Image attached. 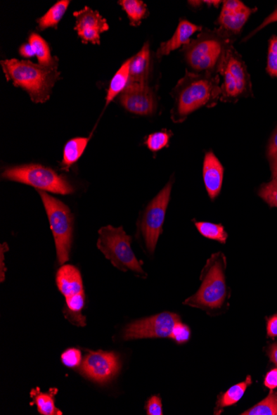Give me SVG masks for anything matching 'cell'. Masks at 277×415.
Instances as JSON below:
<instances>
[{
	"label": "cell",
	"instance_id": "cell-35",
	"mask_svg": "<svg viewBox=\"0 0 277 415\" xmlns=\"http://www.w3.org/2000/svg\"><path fill=\"white\" fill-rule=\"evenodd\" d=\"M276 22H277V8L275 9V11L273 12H272L271 13V15L269 16H267L266 18V20H264V21H263L262 23V25L259 27H257V29L252 32V34H249L247 36V39H245L244 41H246V40L250 39V37L254 36V34H256L257 32H259L260 30L264 29V27H266L267 25H271V23H276Z\"/></svg>",
	"mask_w": 277,
	"mask_h": 415
},
{
	"label": "cell",
	"instance_id": "cell-7",
	"mask_svg": "<svg viewBox=\"0 0 277 415\" xmlns=\"http://www.w3.org/2000/svg\"><path fill=\"white\" fill-rule=\"evenodd\" d=\"M41 202L47 212L51 230L56 245L59 264L67 262L70 258L72 243L74 219L70 208L44 191L38 190Z\"/></svg>",
	"mask_w": 277,
	"mask_h": 415
},
{
	"label": "cell",
	"instance_id": "cell-8",
	"mask_svg": "<svg viewBox=\"0 0 277 415\" xmlns=\"http://www.w3.org/2000/svg\"><path fill=\"white\" fill-rule=\"evenodd\" d=\"M173 178L164 189L148 203L144 212L137 222V231L144 241L146 248L153 255L159 238L163 232L166 212L172 198Z\"/></svg>",
	"mask_w": 277,
	"mask_h": 415
},
{
	"label": "cell",
	"instance_id": "cell-23",
	"mask_svg": "<svg viewBox=\"0 0 277 415\" xmlns=\"http://www.w3.org/2000/svg\"><path fill=\"white\" fill-rule=\"evenodd\" d=\"M55 390H50L49 393L41 392L39 388L31 390L30 396L34 400V402L38 407V411L43 415H62V411L55 407L54 393Z\"/></svg>",
	"mask_w": 277,
	"mask_h": 415
},
{
	"label": "cell",
	"instance_id": "cell-39",
	"mask_svg": "<svg viewBox=\"0 0 277 415\" xmlns=\"http://www.w3.org/2000/svg\"><path fill=\"white\" fill-rule=\"evenodd\" d=\"M269 356L270 360L277 366V344H272L269 347Z\"/></svg>",
	"mask_w": 277,
	"mask_h": 415
},
{
	"label": "cell",
	"instance_id": "cell-22",
	"mask_svg": "<svg viewBox=\"0 0 277 415\" xmlns=\"http://www.w3.org/2000/svg\"><path fill=\"white\" fill-rule=\"evenodd\" d=\"M29 43L33 46L39 64L45 67H58V58L53 57L49 45L43 37L36 32H32Z\"/></svg>",
	"mask_w": 277,
	"mask_h": 415
},
{
	"label": "cell",
	"instance_id": "cell-40",
	"mask_svg": "<svg viewBox=\"0 0 277 415\" xmlns=\"http://www.w3.org/2000/svg\"><path fill=\"white\" fill-rule=\"evenodd\" d=\"M269 51L277 54V36H272L271 37Z\"/></svg>",
	"mask_w": 277,
	"mask_h": 415
},
{
	"label": "cell",
	"instance_id": "cell-29",
	"mask_svg": "<svg viewBox=\"0 0 277 415\" xmlns=\"http://www.w3.org/2000/svg\"><path fill=\"white\" fill-rule=\"evenodd\" d=\"M257 196L270 208H277V179H271L269 183L262 184L257 190Z\"/></svg>",
	"mask_w": 277,
	"mask_h": 415
},
{
	"label": "cell",
	"instance_id": "cell-34",
	"mask_svg": "<svg viewBox=\"0 0 277 415\" xmlns=\"http://www.w3.org/2000/svg\"><path fill=\"white\" fill-rule=\"evenodd\" d=\"M266 72L272 77H277V54L271 51L267 55Z\"/></svg>",
	"mask_w": 277,
	"mask_h": 415
},
{
	"label": "cell",
	"instance_id": "cell-17",
	"mask_svg": "<svg viewBox=\"0 0 277 415\" xmlns=\"http://www.w3.org/2000/svg\"><path fill=\"white\" fill-rule=\"evenodd\" d=\"M202 27L196 25L195 23L188 21L187 20H180L176 31L172 39L163 42L160 48L157 49V58H162L165 56H168L173 51L186 45L191 40V37L195 34L197 32H201Z\"/></svg>",
	"mask_w": 277,
	"mask_h": 415
},
{
	"label": "cell",
	"instance_id": "cell-13",
	"mask_svg": "<svg viewBox=\"0 0 277 415\" xmlns=\"http://www.w3.org/2000/svg\"><path fill=\"white\" fill-rule=\"evenodd\" d=\"M121 368L119 357L115 352H90L82 365V374L99 384L112 381Z\"/></svg>",
	"mask_w": 277,
	"mask_h": 415
},
{
	"label": "cell",
	"instance_id": "cell-31",
	"mask_svg": "<svg viewBox=\"0 0 277 415\" xmlns=\"http://www.w3.org/2000/svg\"><path fill=\"white\" fill-rule=\"evenodd\" d=\"M191 329L188 326L181 323V321H179L174 326L172 334H170V338H172L174 342L179 344L186 343L191 339Z\"/></svg>",
	"mask_w": 277,
	"mask_h": 415
},
{
	"label": "cell",
	"instance_id": "cell-6",
	"mask_svg": "<svg viewBox=\"0 0 277 415\" xmlns=\"http://www.w3.org/2000/svg\"><path fill=\"white\" fill-rule=\"evenodd\" d=\"M1 178L55 194L70 195L75 192V188L66 177L38 163L7 167L2 172Z\"/></svg>",
	"mask_w": 277,
	"mask_h": 415
},
{
	"label": "cell",
	"instance_id": "cell-3",
	"mask_svg": "<svg viewBox=\"0 0 277 415\" xmlns=\"http://www.w3.org/2000/svg\"><path fill=\"white\" fill-rule=\"evenodd\" d=\"M1 67L8 82L22 88L34 103H45L60 79L58 67H45L26 60L15 58L1 60Z\"/></svg>",
	"mask_w": 277,
	"mask_h": 415
},
{
	"label": "cell",
	"instance_id": "cell-14",
	"mask_svg": "<svg viewBox=\"0 0 277 415\" xmlns=\"http://www.w3.org/2000/svg\"><path fill=\"white\" fill-rule=\"evenodd\" d=\"M76 18L75 30L83 44H100L101 34L109 30V25L100 13L85 6L74 12Z\"/></svg>",
	"mask_w": 277,
	"mask_h": 415
},
{
	"label": "cell",
	"instance_id": "cell-9",
	"mask_svg": "<svg viewBox=\"0 0 277 415\" xmlns=\"http://www.w3.org/2000/svg\"><path fill=\"white\" fill-rule=\"evenodd\" d=\"M56 283L66 300L64 315L72 324L85 326L86 317L82 312L85 307L86 296L80 270L74 265H63L58 270Z\"/></svg>",
	"mask_w": 277,
	"mask_h": 415
},
{
	"label": "cell",
	"instance_id": "cell-10",
	"mask_svg": "<svg viewBox=\"0 0 277 415\" xmlns=\"http://www.w3.org/2000/svg\"><path fill=\"white\" fill-rule=\"evenodd\" d=\"M220 75L224 77V82L221 84V102L234 103L240 98L252 95L250 75L241 55L233 46L225 58Z\"/></svg>",
	"mask_w": 277,
	"mask_h": 415
},
{
	"label": "cell",
	"instance_id": "cell-18",
	"mask_svg": "<svg viewBox=\"0 0 277 415\" xmlns=\"http://www.w3.org/2000/svg\"><path fill=\"white\" fill-rule=\"evenodd\" d=\"M151 70L150 44L146 43L140 52L131 58L130 83L149 85Z\"/></svg>",
	"mask_w": 277,
	"mask_h": 415
},
{
	"label": "cell",
	"instance_id": "cell-4",
	"mask_svg": "<svg viewBox=\"0 0 277 415\" xmlns=\"http://www.w3.org/2000/svg\"><path fill=\"white\" fill-rule=\"evenodd\" d=\"M226 267L227 262L223 253L212 255L202 269L200 289L195 295L187 298L183 304L206 311L221 309L228 295Z\"/></svg>",
	"mask_w": 277,
	"mask_h": 415
},
{
	"label": "cell",
	"instance_id": "cell-30",
	"mask_svg": "<svg viewBox=\"0 0 277 415\" xmlns=\"http://www.w3.org/2000/svg\"><path fill=\"white\" fill-rule=\"evenodd\" d=\"M266 158L269 163L271 179H277V127L267 143Z\"/></svg>",
	"mask_w": 277,
	"mask_h": 415
},
{
	"label": "cell",
	"instance_id": "cell-36",
	"mask_svg": "<svg viewBox=\"0 0 277 415\" xmlns=\"http://www.w3.org/2000/svg\"><path fill=\"white\" fill-rule=\"evenodd\" d=\"M264 385L267 388H269L271 390H274L277 387V368L275 369L270 371L267 373Z\"/></svg>",
	"mask_w": 277,
	"mask_h": 415
},
{
	"label": "cell",
	"instance_id": "cell-11",
	"mask_svg": "<svg viewBox=\"0 0 277 415\" xmlns=\"http://www.w3.org/2000/svg\"><path fill=\"white\" fill-rule=\"evenodd\" d=\"M179 321V315L165 312L128 324L124 329L122 337L124 341L142 338H169L174 326Z\"/></svg>",
	"mask_w": 277,
	"mask_h": 415
},
{
	"label": "cell",
	"instance_id": "cell-15",
	"mask_svg": "<svg viewBox=\"0 0 277 415\" xmlns=\"http://www.w3.org/2000/svg\"><path fill=\"white\" fill-rule=\"evenodd\" d=\"M257 9L247 7L239 0H226L223 2V7L216 23L231 34L237 36Z\"/></svg>",
	"mask_w": 277,
	"mask_h": 415
},
{
	"label": "cell",
	"instance_id": "cell-2",
	"mask_svg": "<svg viewBox=\"0 0 277 415\" xmlns=\"http://www.w3.org/2000/svg\"><path fill=\"white\" fill-rule=\"evenodd\" d=\"M235 36L219 29L202 30L195 39L183 46L182 52L193 72L220 76L229 50L233 46Z\"/></svg>",
	"mask_w": 277,
	"mask_h": 415
},
{
	"label": "cell",
	"instance_id": "cell-41",
	"mask_svg": "<svg viewBox=\"0 0 277 415\" xmlns=\"http://www.w3.org/2000/svg\"><path fill=\"white\" fill-rule=\"evenodd\" d=\"M8 250V247L7 243H4L1 245V282L4 281V251H7Z\"/></svg>",
	"mask_w": 277,
	"mask_h": 415
},
{
	"label": "cell",
	"instance_id": "cell-5",
	"mask_svg": "<svg viewBox=\"0 0 277 415\" xmlns=\"http://www.w3.org/2000/svg\"><path fill=\"white\" fill-rule=\"evenodd\" d=\"M98 234V249L115 268L123 272H131L142 278L147 276L131 248V236L122 226L101 227Z\"/></svg>",
	"mask_w": 277,
	"mask_h": 415
},
{
	"label": "cell",
	"instance_id": "cell-12",
	"mask_svg": "<svg viewBox=\"0 0 277 415\" xmlns=\"http://www.w3.org/2000/svg\"><path fill=\"white\" fill-rule=\"evenodd\" d=\"M119 102L130 113L141 116L153 115L158 108V98L147 84L129 83Z\"/></svg>",
	"mask_w": 277,
	"mask_h": 415
},
{
	"label": "cell",
	"instance_id": "cell-26",
	"mask_svg": "<svg viewBox=\"0 0 277 415\" xmlns=\"http://www.w3.org/2000/svg\"><path fill=\"white\" fill-rule=\"evenodd\" d=\"M195 225L198 232L207 238V239L219 242L225 244L228 235L226 232L225 228L221 224H214L207 222H195Z\"/></svg>",
	"mask_w": 277,
	"mask_h": 415
},
{
	"label": "cell",
	"instance_id": "cell-33",
	"mask_svg": "<svg viewBox=\"0 0 277 415\" xmlns=\"http://www.w3.org/2000/svg\"><path fill=\"white\" fill-rule=\"evenodd\" d=\"M146 409L148 415H162V403H161V400L159 396H152V397L148 400Z\"/></svg>",
	"mask_w": 277,
	"mask_h": 415
},
{
	"label": "cell",
	"instance_id": "cell-38",
	"mask_svg": "<svg viewBox=\"0 0 277 415\" xmlns=\"http://www.w3.org/2000/svg\"><path fill=\"white\" fill-rule=\"evenodd\" d=\"M18 53H20L22 58H33L35 56V51L33 46L30 43L22 44L20 50H18Z\"/></svg>",
	"mask_w": 277,
	"mask_h": 415
},
{
	"label": "cell",
	"instance_id": "cell-19",
	"mask_svg": "<svg viewBox=\"0 0 277 415\" xmlns=\"http://www.w3.org/2000/svg\"><path fill=\"white\" fill-rule=\"evenodd\" d=\"M89 141L90 138L77 137L71 139L67 142L63 148V160L60 163L62 170L69 171L71 167L80 160Z\"/></svg>",
	"mask_w": 277,
	"mask_h": 415
},
{
	"label": "cell",
	"instance_id": "cell-24",
	"mask_svg": "<svg viewBox=\"0 0 277 415\" xmlns=\"http://www.w3.org/2000/svg\"><path fill=\"white\" fill-rule=\"evenodd\" d=\"M118 4L126 12L131 26L137 27L147 17L146 4L141 0H121Z\"/></svg>",
	"mask_w": 277,
	"mask_h": 415
},
{
	"label": "cell",
	"instance_id": "cell-20",
	"mask_svg": "<svg viewBox=\"0 0 277 415\" xmlns=\"http://www.w3.org/2000/svg\"><path fill=\"white\" fill-rule=\"evenodd\" d=\"M131 58L126 60L114 75L105 97V106H108L115 97L122 94L130 83Z\"/></svg>",
	"mask_w": 277,
	"mask_h": 415
},
{
	"label": "cell",
	"instance_id": "cell-25",
	"mask_svg": "<svg viewBox=\"0 0 277 415\" xmlns=\"http://www.w3.org/2000/svg\"><path fill=\"white\" fill-rule=\"evenodd\" d=\"M252 384V377L248 376L247 380L242 383L231 387V388L221 395L218 402H217V409H224L225 407H231L238 402L243 398L245 391H246L247 386Z\"/></svg>",
	"mask_w": 277,
	"mask_h": 415
},
{
	"label": "cell",
	"instance_id": "cell-21",
	"mask_svg": "<svg viewBox=\"0 0 277 415\" xmlns=\"http://www.w3.org/2000/svg\"><path fill=\"white\" fill-rule=\"evenodd\" d=\"M70 3L71 1H69V0H60V1L55 4L44 16H41L37 20V23H38V29L40 31L49 29V27H53V29L57 30L60 21L62 20L64 15H65Z\"/></svg>",
	"mask_w": 277,
	"mask_h": 415
},
{
	"label": "cell",
	"instance_id": "cell-28",
	"mask_svg": "<svg viewBox=\"0 0 277 415\" xmlns=\"http://www.w3.org/2000/svg\"><path fill=\"white\" fill-rule=\"evenodd\" d=\"M173 136L172 132L168 129H163L161 132H155L148 135L145 144L149 151L157 153L161 149L169 146L170 139Z\"/></svg>",
	"mask_w": 277,
	"mask_h": 415
},
{
	"label": "cell",
	"instance_id": "cell-16",
	"mask_svg": "<svg viewBox=\"0 0 277 415\" xmlns=\"http://www.w3.org/2000/svg\"><path fill=\"white\" fill-rule=\"evenodd\" d=\"M224 167L212 151L205 153L202 165V179L209 198L212 202L219 197L223 189Z\"/></svg>",
	"mask_w": 277,
	"mask_h": 415
},
{
	"label": "cell",
	"instance_id": "cell-1",
	"mask_svg": "<svg viewBox=\"0 0 277 415\" xmlns=\"http://www.w3.org/2000/svg\"><path fill=\"white\" fill-rule=\"evenodd\" d=\"M221 95L220 76L188 72L180 79L172 96L174 104L172 112L174 123H183L189 115L202 107L217 106Z\"/></svg>",
	"mask_w": 277,
	"mask_h": 415
},
{
	"label": "cell",
	"instance_id": "cell-27",
	"mask_svg": "<svg viewBox=\"0 0 277 415\" xmlns=\"http://www.w3.org/2000/svg\"><path fill=\"white\" fill-rule=\"evenodd\" d=\"M243 415H277V392L271 391L265 400L247 410Z\"/></svg>",
	"mask_w": 277,
	"mask_h": 415
},
{
	"label": "cell",
	"instance_id": "cell-32",
	"mask_svg": "<svg viewBox=\"0 0 277 415\" xmlns=\"http://www.w3.org/2000/svg\"><path fill=\"white\" fill-rule=\"evenodd\" d=\"M61 360L68 368L77 367L82 361V353L77 348H69L62 354Z\"/></svg>",
	"mask_w": 277,
	"mask_h": 415
},
{
	"label": "cell",
	"instance_id": "cell-37",
	"mask_svg": "<svg viewBox=\"0 0 277 415\" xmlns=\"http://www.w3.org/2000/svg\"><path fill=\"white\" fill-rule=\"evenodd\" d=\"M267 336L272 338L277 337V314L267 321Z\"/></svg>",
	"mask_w": 277,
	"mask_h": 415
}]
</instances>
